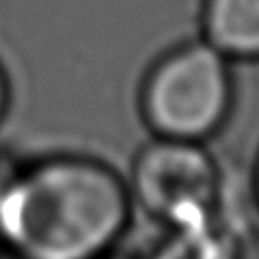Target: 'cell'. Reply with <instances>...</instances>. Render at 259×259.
<instances>
[{
  "label": "cell",
  "instance_id": "2",
  "mask_svg": "<svg viewBox=\"0 0 259 259\" xmlns=\"http://www.w3.org/2000/svg\"><path fill=\"white\" fill-rule=\"evenodd\" d=\"M231 61L205 39L168 50L153 63L141 87V115L158 139L205 143L233 108Z\"/></svg>",
  "mask_w": 259,
  "mask_h": 259
},
{
  "label": "cell",
  "instance_id": "7",
  "mask_svg": "<svg viewBox=\"0 0 259 259\" xmlns=\"http://www.w3.org/2000/svg\"><path fill=\"white\" fill-rule=\"evenodd\" d=\"M253 192H255V199H257V205H259V151H257L255 171H253Z\"/></svg>",
  "mask_w": 259,
  "mask_h": 259
},
{
  "label": "cell",
  "instance_id": "8",
  "mask_svg": "<svg viewBox=\"0 0 259 259\" xmlns=\"http://www.w3.org/2000/svg\"><path fill=\"white\" fill-rule=\"evenodd\" d=\"M0 259H18L15 255H11L9 250H5V248H0Z\"/></svg>",
  "mask_w": 259,
  "mask_h": 259
},
{
  "label": "cell",
  "instance_id": "1",
  "mask_svg": "<svg viewBox=\"0 0 259 259\" xmlns=\"http://www.w3.org/2000/svg\"><path fill=\"white\" fill-rule=\"evenodd\" d=\"M132 209L127 182L106 162L48 156L0 180V242L18 259H106Z\"/></svg>",
  "mask_w": 259,
  "mask_h": 259
},
{
  "label": "cell",
  "instance_id": "5",
  "mask_svg": "<svg viewBox=\"0 0 259 259\" xmlns=\"http://www.w3.org/2000/svg\"><path fill=\"white\" fill-rule=\"evenodd\" d=\"M164 231L149 259H244L242 238L225 214Z\"/></svg>",
  "mask_w": 259,
  "mask_h": 259
},
{
  "label": "cell",
  "instance_id": "9",
  "mask_svg": "<svg viewBox=\"0 0 259 259\" xmlns=\"http://www.w3.org/2000/svg\"><path fill=\"white\" fill-rule=\"evenodd\" d=\"M106 259H112V257H106Z\"/></svg>",
  "mask_w": 259,
  "mask_h": 259
},
{
  "label": "cell",
  "instance_id": "6",
  "mask_svg": "<svg viewBox=\"0 0 259 259\" xmlns=\"http://www.w3.org/2000/svg\"><path fill=\"white\" fill-rule=\"evenodd\" d=\"M9 102H11V84H9V76H7L5 67L0 65V123L9 110Z\"/></svg>",
  "mask_w": 259,
  "mask_h": 259
},
{
  "label": "cell",
  "instance_id": "3",
  "mask_svg": "<svg viewBox=\"0 0 259 259\" xmlns=\"http://www.w3.org/2000/svg\"><path fill=\"white\" fill-rule=\"evenodd\" d=\"M125 182L134 207L164 229L225 214V175L205 143L153 136Z\"/></svg>",
  "mask_w": 259,
  "mask_h": 259
},
{
  "label": "cell",
  "instance_id": "4",
  "mask_svg": "<svg viewBox=\"0 0 259 259\" xmlns=\"http://www.w3.org/2000/svg\"><path fill=\"white\" fill-rule=\"evenodd\" d=\"M201 39L231 63L259 61V0H203Z\"/></svg>",
  "mask_w": 259,
  "mask_h": 259
}]
</instances>
